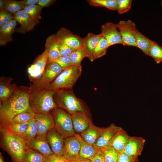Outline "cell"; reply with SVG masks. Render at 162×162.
I'll list each match as a JSON object with an SVG mask.
<instances>
[{
	"mask_svg": "<svg viewBox=\"0 0 162 162\" xmlns=\"http://www.w3.org/2000/svg\"><path fill=\"white\" fill-rule=\"evenodd\" d=\"M78 162H91V161L90 159H88Z\"/></svg>",
	"mask_w": 162,
	"mask_h": 162,
	"instance_id": "cell-50",
	"label": "cell"
},
{
	"mask_svg": "<svg viewBox=\"0 0 162 162\" xmlns=\"http://www.w3.org/2000/svg\"><path fill=\"white\" fill-rule=\"evenodd\" d=\"M145 142L142 137L130 136L123 152L130 156L138 157L141 154Z\"/></svg>",
	"mask_w": 162,
	"mask_h": 162,
	"instance_id": "cell-16",
	"label": "cell"
},
{
	"mask_svg": "<svg viewBox=\"0 0 162 162\" xmlns=\"http://www.w3.org/2000/svg\"><path fill=\"white\" fill-rule=\"evenodd\" d=\"M101 151L103 154L105 162H118V154L113 148L109 147Z\"/></svg>",
	"mask_w": 162,
	"mask_h": 162,
	"instance_id": "cell-36",
	"label": "cell"
},
{
	"mask_svg": "<svg viewBox=\"0 0 162 162\" xmlns=\"http://www.w3.org/2000/svg\"><path fill=\"white\" fill-rule=\"evenodd\" d=\"M29 88V105L34 113H49L58 107L53 98L54 91Z\"/></svg>",
	"mask_w": 162,
	"mask_h": 162,
	"instance_id": "cell-4",
	"label": "cell"
},
{
	"mask_svg": "<svg viewBox=\"0 0 162 162\" xmlns=\"http://www.w3.org/2000/svg\"><path fill=\"white\" fill-rule=\"evenodd\" d=\"M26 144L28 148L38 152L45 157L53 154L47 141L46 137L37 136Z\"/></svg>",
	"mask_w": 162,
	"mask_h": 162,
	"instance_id": "cell-19",
	"label": "cell"
},
{
	"mask_svg": "<svg viewBox=\"0 0 162 162\" xmlns=\"http://www.w3.org/2000/svg\"><path fill=\"white\" fill-rule=\"evenodd\" d=\"M0 162H4L3 158L1 153L0 154Z\"/></svg>",
	"mask_w": 162,
	"mask_h": 162,
	"instance_id": "cell-49",
	"label": "cell"
},
{
	"mask_svg": "<svg viewBox=\"0 0 162 162\" xmlns=\"http://www.w3.org/2000/svg\"><path fill=\"white\" fill-rule=\"evenodd\" d=\"M55 62L57 63L63 70L74 65L72 64L69 56H61L55 61Z\"/></svg>",
	"mask_w": 162,
	"mask_h": 162,
	"instance_id": "cell-41",
	"label": "cell"
},
{
	"mask_svg": "<svg viewBox=\"0 0 162 162\" xmlns=\"http://www.w3.org/2000/svg\"></svg>",
	"mask_w": 162,
	"mask_h": 162,
	"instance_id": "cell-53",
	"label": "cell"
},
{
	"mask_svg": "<svg viewBox=\"0 0 162 162\" xmlns=\"http://www.w3.org/2000/svg\"><path fill=\"white\" fill-rule=\"evenodd\" d=\"M90 159L91 162H105L103 154L101 151Z\"/></svg>",
	"mask_w": 162,
	"mask_h": 162,
	"instance_id": "cell-45",
	"label": "cell"
},
{
	"mask_svg": "<svg viewBox=\"0 0 162 162\" xmlns=\"http://www.w3.org/2000/svg\"><path fill=\"white\" fill-rule=\"evenodd\" d=\"M101 37L100 33L96 34L89 33L83 38V46L87 55V58L89 59L92 56L94 49Z\"/></svg>",
	"mask_w": 162,
	"mask_h": 162,
	"instance_id": "cell-24",
	"label": "cell"
},
{
	"mask_svg": "<svg viewBox=\"0 0 162 162\" xmlns=\"http://www.w3.org/2000/svg\"><path fill=\"white\" fill-rule=\"evenodd\" d=\"M102 37L107 41L109 47L116 44H122L123 42L120 32L116 24L107 22L101 27Z\"/></svg>",
	"mask_w": 162,
	"mask_h": 162,
	"instance_id": "cell-11",
	"label": "cell"
},
{
	"mask_svg": "<svg viewBox=\"0 0 162 162\" xmlns=\"http://www.w3.org/2000/svg\"><path fill=\"white\" fill-rule=\"evenodd\" d=\"M45 47L48 54V63L55 62L60 56L58 41L56 34L51 35L47 38Z\"/></svg>",
	"mask_w": 162,
	"mask_h": 162,
	"instance_id": "cell-20",
	"label": "cell"
},
{
	"mask_svg": "<svg viewBox=\"0 0 162 162\" xmlns=\"http://www.w3.org/2000/svg\"><path fill=\"white\" fill-rule=\"evenodd\" d=\"M16 21L13 20L5 26L0 28V44L6 45L12 40V35L14 33L17 25Z\"/></svg>",
	"mask_w": 162,
	"mask_h": 162,
	"instance_id": "cell-25",
	"label": "cell"
},
{
	"mask_svg": "<svg viewBox=\"0 0 162 162\" xmlns=\"http://www.w3.org/2000/svg\"><path fill=\"white\" fill-rule=\"evenodd\" d=\"M45 157L38 152L28 148L25 154L23 162H44Z\"/></svg>",
	"mask_w": 162,
	"mask_h": 162,
	"instance_id": "cell-30",
	"label": "cell"
},
{
	"mask_svg": "<svg viewBox=\"0 0 162 162\" xmlns=\"http://www.w3.org/2000/svg\"><path fill=\"white\" fill-rule=\"evenodd\" d=\"M50 113L54 119L55 128L64 139L75 136L76 134L70 114L58 107L54 109Z\"/></svg>",
	"mask_w": 162,
	"mask_h": 162,
	"instance_id": "cell-6",
	"label": "cell"
},
{
	"mask_svg": "<svg viewBox=\"0 0 162 162\" xmlns=\"http://www.w3.org/2000/svg\"><path fill=\"white\" fill-rule=\"evenodd\" d=\"M48 63V56L46 50L38 56L28 68V76L32 84H35L43 75Z\"/></svg>",
	"mask_w": 162,
	"mask_h": 162,
	"instance_id": "cell-7",
	"label": "cell"
},
{
	"mask_svg": "<svg viewBox=\"0 0 162 162\" xmlns=\"http://www.w3.org/2000/svg\"><path fill=\"white\" fill-rule=\"evenodd\" d=\"M14 19L20 26L18 30L20 33L26 32L32 30L38 23V21L30 16L23 10L13 14Z\"/></svg>",
	"mask_w": 162,
	"mask_h": 162,
	"instance_id": "cell-17",
	"label": "cell"
},
{
	"mask_svg": "<svg viewBox=\"0 0 162 162\" xmlns=\"http://www.w3.org/2000/svg\"><path fill=\"white\" fill-rule=\"evenodd\" d=\"M62 156L69 161H77L80 150V142L74 136L64 139Z\"/></svg>",
	"mask_w": 162,
	"mask_h": 162,
	"instance_id": "cell-15",
	"label": "cell"
},
{
	"mask_svg": "<svg viewBox=\"0 0 162 162\" xmlns=\"http://www.w3.org/2000/svg\"><path fill=\"white\" fill-rule=\"evenodd\" d=\"M38 134L36 122L34 118L28 122V126L26 131L21 137L26 143L36 137Z\"/></svg>",
	"mask_w": 162,
	"mask_h": 162,
	"instance_id": "cell-29",
	"label": "cell"
},
{
	"mask_svg": "<svg viewBox=\"0 0 162 162\" xmlns=\"http://www.w3.org/2000/svg\"><path fill=\"white\" fill-rule=\"evenodd\" d=\"M34 118L37 126L38 136L46 137L48 132L54 128L53 118L51 114L34 113Z\"/></svg>",
	"mask_w": 162,
	"mask_h": 162,
	"instance_id": "cell-13",
	"label": "cell"
},
{
	"mask_svg": "<svg viewBox=\"0 0 162 162\" xmlns=\"http://www.w3.org/2000/svg\"><path fill=\"white\" fill-rule=\"evenodd\" d=\"M69 56L73 65L81 64L83 58L87 57L83 46L74 50Z\"/></svg>",
	"mask_w": 162,
	"mask_h": 162,
	"instance_id": "cell-33",
	"label": "cell"
},
{
	"mask_svg": "<svg viewBox=\"0 0 162 162\" xmlns=\"http://www.w3.org/2000/svg\"><path fill=\"white\" fill-rule=\"evenodd\" d=\"M48 64L44 73L38 82L35 84L31 83L30 86L38 89H46L63 70L55 62Z\"/></svg>",
	"mask_w": 162,
	"mask_h": 162,
	"instance_id": "cell-8",
	"label": "cell"
},
{
	"mask_svg": "<svg viewBox=\"0 0 162 162\" xmlns=\"http://www.w3.org/2000/svg\"><path fill=\"white\" fill-rule=\"evenodd\" d=\"M121 35L123 45L136 47L134 36L136 28L135 23L132 21L121 20L116 24Z\"/></svg>",
	"mask_w": 162,
	"mask_h": 162,
	"instance_id": "cell-9",
	"label": "cell"
},
{
	"mask_svg": "<svg viewBox=\"0 0 162 162\" xmlns=\"http://www.w3.org/2000/svg\"><path fill=\"white\" fill-rule=\"evenodd\" d=\"M58 41L60 56H69L74 50L64 43Z\"/></svg>",
	"mask_w": 162,
	"mask_h": 162,
	"instance_id": "cell-42",
	"label": "cell"
},
{
	"mask_svg": "<svg viewBox=\"0 0 162 162\" xmlns=\"http://www.w3.org/2000/svg\"><path fill=\"white\" fill-rule=\"evenodd\" d=\"M132 0H117L116 10L119 14L128 11L131 8Z\"/></svg>",
	"mask_w": 162,
	"mask_h": 162,
	"instance_id": "cell-38",
	"label": "cell"
},
{
	"mask_svg": "<svg viewBox=\"0 0 162 162\" xmlns=\"http://www.w3.org/2000/svg\"><path fill=\"white\" fill-rule=\"evenodd\" d=\"M29 88L17 86L13 94L0 106V124L10 122L16 115L27 112L34 113L29 105Z\"/></svg>",
	"mask_w": 162,
	"mask_h": 162,
	"instance_id": "cell-1",
	"label": "cell"
},
{
	"mask_svg": "<svg viewBox=\"0 0 162 162\" xmlns=\"http://www.w3.org/2000/svg\"><path fill=\"white\" fill-rule=\"evenodd\" d=\"M103 128L97 127L92 123L87 129L79 134L85 141L94 146L100 136Z\"/></svg>",
	"mask_w": 162,
	"mask_h": 162,
	"instance_id": "cell-23",
	"label": "cell"
},
{
	"mask_svg": "<svg viewBox=\"0 0 162 162\" xmlns=\"http://www.w3.org/2000/svg\"><path fill=\"white\" fill-rule=\"evenodd\" d=\"M75 136L79 141L80 145L77 162L90 159L100 151L94 146L90 145L85 141L79 134H76Z\"/></svg>",
	"mask_w": 162,
	"mask_h": 162,
	"instance_id": "cell-21",
	"label": "cell"
},
{
	"mask_svg": "<svg viewBox=\"0 0 162 162\" xmlns=\"http://www.w3.org/2000/svg\"><path fill=\"white\" fill-rule=\"evenodd\" d=\"M109 47L107 40L102 37L94 49L89 60L91 62H93L94 60L100 58L105 55L107 49Z\"/></svg>",
	"mask_w": 162,
	"mask_h": 162,
	"instance_id": "cell-28",
	"label": "cell"
},
{
	"mask_svg": "<svg viewBox=\"0 0 162 162\" xmlns=\"http://www.w3.org/2000/svg\"><path fill=\"white\" fill-rule=\"evenodd\" d=\"M24 7L20 1L14 0H5L4 10L14 14L23 10Z\"/></svg>",
	"mask_w": 162,
	"mask_h": 162,
	"instance_id": "cell-35",
	"label": "cell"
},
{
	"mask_svg": "<svg viewBox=\"0 0 162 162\" xmlns=\"http://www.w3.org/2000/svg\"><path fill=\"white\" fill-rule=\"evenodd\" d=\"M148 56L152 57L159 64L162 62V47L155 42L150 49Z\"/></svg>",
	"mask_w": 162,
	"mask_h": 162,
	"instance_id": "cell-34",
	"label": "cell"
},
{
	"mask_svg": "<svg viewBox=\"0 0 162 162\" xmlns=\"http://www.w3.org/2000/svg\"><path fill=\"white\" fill-rule=\"evenodd\" d=\"M14 19V16L8 11L4 10L0 11V28Z\"/></svg>",
	"mask_w": 162,
	"mask_h": 162,
	"instance_id": "cell-40",
	"label": "cell"
},
{
	"mask_svg": "<svg viewBox=\"0 0 162 162\" xmlns=\"http://www.w3.org/2000/svg\"><path fill=\"white\" fill-rule=\"evenodd\" d=\"M87 2L92 6L104 7L109 10H116L117 0H88Z\"/></svg>",
	"mask_w": 162,
	"mask_h": 162,
	"instance_id": "cell-32",
	"label": "cell"
},
{
	"mask_svg": "<svg viewBox=\"0 0 162 162\" xmlns=\"http://www.w3.org/2000/svg\"><path fill=\"white\" fill-rule=\"evenodd\" d=\"M45 157V162H68V161L62 156L56 155L54 154Z\"/></svg>",
	"mask_w": 162,
	"mask_h": 162,
	"instance_id": "cell-44",
	"label": "cell"
},
{
	"mask_svg": "<svg viewBox=\"0 0 162 162\" xmlns=\"http://www.w3.org/2000/svg\"><path fill=\"white\" fill-rule=\"evenodd\" d=\"M53 98L58 107L71 115L81 112L89 116L86 103L75 95L72 88H62L54 91Z\"/></svg>",
	"mask_w": 162,
	"mask_h": 162,
	"instance_id": "cell-3",
	"label": "cell"
},
{
	"mask_svg": "<svg viewBox=\"0 0 162 162\" xmlns=\"http://www.w3.org/2000/svg\"><path fill=\"white\" fill-rule=\"evenodd\" d=\"M42 9L39 5L35 4L25 6L23 10L32 18L38 21Z\"/></svg>",
	"mask_w": 162,
	"mask_h": 162,
	"instance_id": "cell-37",
	"label": "cell"
},
{
	"mask_svg": "<svg viewBox=\"0 0 162 162\" xmlns=\"http://www.w3.org/2000/svg\"><path fill=\"white\" fill-rule=\"evenodd\" d=\"M68 162H78L76 161H68Z\"/></svg>",
	"mask_w": 162,
	"mask_h": 162,
	"instance_id": "cell-51",
	"label": "cell"
},
{
	"mask_svg": "<svg viewBox=\"0 0 162 162\" xmlns=\"http://www.w3.org/2000/svg\"><path fill=\"white\" fill-rule=\"evenodd\" d=\"M161 4L162 5V0H161Z\"/></svg>",
	"mask_w": 162,
	"mask_h": 162,
	"instance_id": "cell-52",
	"label": "cell"
},
{
	"mask_svg": "<svg viewBox=\"0 0 162 162\" xmlns=\"http://www.w3.org/2000/svg\"><path fill=\"white\" fill-rule=\"evenodd\" d=\"M0 124L5 126L12 132L21 137L26 131L28 122L17 123L11 122L6 124Z\"/></svg>",
	"mask_w": 162,
	"mask_h": 162,
	"instance_id": "cell-31",
	"label": "cell"
},
{
	"mask_svg": "<svg viewBox=\"0 0 162 162\" xmlns=\"http://www.w3.org/2000/svg\"><path fill=\"white\" fill-rule=\"evenodd\" d=\"M38 0H23L20 1L24 6L34 5L37 4Z\"/></svg>",
	"mask_w": 162,
	"mask_h": 162,
	"instance_id": "cell-47",
	"label": "cell"
},
{
	"mask_svg": "<svg viewBox=\"0 0 162 162\" xmlns=\"http://www.w3.org/2000/svg\"><path fill=\"white\" fill-rule=\"evenodd\" d=\"M34 117V113L24 112L15 116L10 122L14 123L28 122Z\"/></svg>",
	"mask_w": 162,
	"mask_h": 162,
	"instance_id": "cell-39",
	"label": "cell"
},
{
	"mask_svg": "<svg viewBox=\"0 0 162 162\" xmlns=\"http://www.w3.org/2000/svg\"><path fill=\"white\" fill-rule=\"evenodd\" d=\"M82 72L81 64L64 70L46 89L54 91L62 88H72Z\"/></svg>",
	"mask_w": 162,
	"mask_h": 162,
	"instance_id": "cell-5",
	"label": "cell"
},
{
	"mask_svg": "<svg viewBox=\"0 0 162 162\" xmlns=\"http://www.w3.org/2000/svg\"><path fill=\"white\" fill-rule=\"evenodd\" d=\"M71 116L74 129L76 134H80L86 130L92 124L89 116L86 113L78 112Z\"/></svg>",
	"mask_w": 162,
	"mask_h": 162,
	"instance_id": "cell-18",
	"label": "cell"
},
{
	"mask_svg": "<svg viewBox=\"0 0 162 162\" xmlns=\"http://www.w3.org/2000/svg\"><path fill=\"white\" fill-rule=\"evenodd\" d=\"M134 36L136 47L148 56L149 50L154 41L144 36L137 28L135 30Z\"/></svg>",
	"mask_w": 162,
	"mask_h": 162,
	"instance_id": "cell-26",
	"label": "cell"
},
{
	"mask_svg": "<svg viewBox=\"0 0 162 162\" xmlns=\"http://www.w3.org/2000/svg\"><path fill=\"white\" fill-rule=\"evenodd\" d=\"M130 136L122 129L114 138L108 147L113 148L118 154L122 152Z\"/></svg>",
	"mask_w": 162,
	"mask_h": 162,
	"instance_id": "cell-27",
	"label": "cell"
},
{
	"mask_svg": "<svg viewBox=\"0 0 162 162\" xmlns=\"http://www.w3.org/2000/svg\"><path fill=\"white\" fill-rule=\"evenodd\" d=\"M2 147L10 156L13 162H23L28 148L24 141L5 126L0 124Z\"/></svg>",
	"mask_w": 162,
	"mask_h": 162,
	"instance_id": "cell-2",
	"label": "cell"
},
{
	"mask_svg": "<svg viewBox=\"0 0 162 162\" xmlns=\"http://www.w3.org/2000/svg\"><path fill=\"white\" fill-rule=\"evenodd\" d=\"M118 162H139L138 157L129 156L122 152L118 154Z\"/></svg>",
	"mask_w": 162,
	"mask_h": 162,
	"instance_id": "cell-43",
	"label": "cell"
},
{
	"mask_svg": "<svg viewBox=\"0 0 162 162\" xmlns=\"http://www.w3.org/2000/svg\"><path fill=\"white\" fill-rule=\"evenodd\" d=\"M55 1L53 0H38L37 4L42 8L50 6Z\"/></svg>",
	"mask_w": 162,
	"mask_h": 162,
	"instance_id": "cell-46",
	"label": "cell"
},
{
	"mask_svg": "<svg viewBox=\"0 0 162 162\" xmlns=\"http://www.w3.org/2000/svg\"><path fill=\"white\" fill-rule=\"evenodd\" d=\"M5 5V0H0V10H4Z\"/></svg>",
	"mask_w": 162,
	"mask_h": 162,
	"instance_id": "cell-48",
	"label": "cell"
},
{
	"mask_svg": "<svg viewBox=\"0 0 162 162\" xmlns=\"http://www.w3.org/2000/svg\"><path fill=\"white\" fill-rule=\"evenodd\" d=\"M122 129L114 124L106 128H103L100 136L94 146L100 151L108 148L114 138Z\"/></svg>",
	"mask_w": 162,
	"mask_h": 162,
	"instance_id": "cell-10",
	"label": "cell"
},
{
	"mask_svg": "<svg viewBox=\"0 0 162 162\" xmlns=\"http://www.w3.org/2000/svg\"><path fill=\"white\" fill-rule=\"evenodd\" d=\"M58 40L74 50L83 46V38L74 34L69 30L61 28L56 34Z\"/></svg>",
	"mask_w": 162,
	"mask_h": 162,
	"instance_id": "cell-12",
	"label": "cell"
},
{
	"mask_svg": "<svg viewBox=\"0 0 162 162\" xmlns=\"http://www.w3.org/2000/svg\"><path fill=\"white\" fill-rule=\"evenodd\" d=\"M46 139L53 154L62 156L64 139L58 133L55 128L48 132Z\"/></svg>",
	"mask_w": 162,
	"mask_h": 162,
	"instance_id": "cell-14",
	"label": "cell"
},
{
	"mask_svg": "<svg viewBox=\"0 0 162 162\" xmlns=\"http://www.w3.org/2000/svg\"><path fill=\"white\" fill-rule=\"evenodd\" d=\"M12 78L2 76L0 79V102L6 100L14 92L17 86L12 83Z\"/></svg>",
	"mask_w": 162,
	"mask_h": 162,
	"instance_id": "cell-22",
	"label": "cell"
}]
</instances>
